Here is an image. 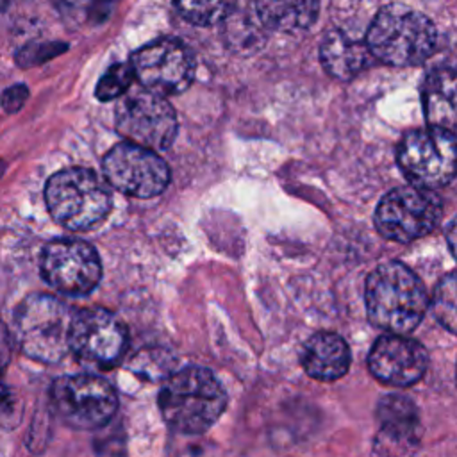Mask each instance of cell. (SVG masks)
I'll return each mask as SVG.
<instances>
[{
	"label": "cell",
	"instance_id": "1",
	"mask_svg": "<svg viewBox=\"0 0 457 457\" xmlns=\"http://www.w3.org/2000/svg\"><path fill=\"white\" fill-rule=\"evenodd\" d=\"M368 320L393 334L414 330L428 307V296L420 277L398 261L378 264L366 280Z\"/></svg>",
	"mask_w": 457,
	"mask_h": 457
},
{
	"label": "cell",
	"instance_id": "2",
	"mask_svg": "<svg viewBox=\"0 0 457 457\" xmlns=\"http://www.w3.org/2000/svg\"><path fill=\"white\" fill-rule=\"evenodd\" d=\"M159 407L173 430L196 436L221 416L227 407V391L211 370L187 366L166 380Z\"/></svg>",
	"mask_w": 457,
	"mask_h": 457
},
{
	"label": "cell",
	"instance_id": "3",
	"mask_svg": "<svg viewBox=\"0 0 457 457\" xmlns=\"http://www.w3.org/2000/svg\"><path fill=\"white\" fill-rule=\"evenodd\" d=\"M436 41L432 21L423 12L400 4L382 7L364 39L371 57L389 66L423 62L434 52Z\"/></svg>",
	"mask_w": 457,
	"mask_h": 457
},
{
	"label": "cell",
	"instance_id": "4",
	"mask_svg": "<svg viewBox=\"0 0 457 457\" xmlns=\"http://www.w3.org/2000/svg\"><path fill=\"white\" fill-rule=\"evenodd\" d=\"M50 216L70 230H89L104 221L112 207L111 189L87 168H66L54 173L45 186Z\"/></svg>",
	"mask_w": 457,
	"mask_h": 457
},
{
	"label": "cell",
	"instance_id": "5",
	"mask_svg": "<svg viewBox=\"0 0 457 457\" xmlns=\"http://www.w3.org/2000/svg\"><path fill=\"white\" fill-rule=\"evenodd\" d=\"M73 311L57 296L32 293L14 311V336L21 352L43 364H55L70 352Z\"/></svg>",
	"mask_w": 457,
	"mask_h": 457
},
{
	"label": "cell",
	"instance_id": "6",
	"mask_svg": "<svg viewBox=\"0 0 457 457\" xmlns=\"http://www.w3.org/2000/svg\"><path fill=\"white\" fill-rule=\"evenodd\" d=\"M443 214L441 198L421 186H400L382 196L375 227L389 241L411 243L432 232Z\"/></svg>",
	"mask_w": 457,
	"mask_h": 457
},
{
	"label": "cell",
	"instance_id": "7",
	"mask_svg": "<svg viewBox=\"0 0 457 457\" xmlns=\"http://www.w3.org/2000/svg\"><path fill=\"white\" fill-rule=\"evenodd\" d=\"M52 407L71 428L95 430L107 425L118 407L112 386L91 373L64 375L50 387Z\"/></svg>",
	"mask_w": 457,
	"mask_h": 457
},
{
	"label": "cell",
	"instance_id": "8",
	"mask_svg": "<svg viewBox=\"0 0 457 457\" xmlns=\"http://www.w3.org/2000/svg\"><path fill=\"white\" fill-rule=\"evenodd\" d=\"M396 157L414 186H446L455 175V134L434 125L412 130L400 141Z\"/></svg>",
	"mask_w": 457,
	"mask_h": 457
},
{
	"label": "cell",
	"instance_id": "9",
	"mask_svg": "<svg viewBox=\"0 0 457 457\" xmlns=\"http://www.w3.org/2000/svg\"><path fill=\"white\" fill-rule=\"evenodd\" d=\"M118 132L134 145L155 152L171 146L177 136V116L162 95L137 91L123 96L114 114Z\"/></svg>",
	"mask_w": 457,
	"mask_h": 457
},
{
	"label": "cell",
	"instance_id": "10",
	"mask_svg": "<svg viewBox=\"0 0 457 457\" xmlns=\"http://www.w3.org/2000/svg\"><path fill=\"white\" fill-rule=\"evenodd\" d=\"M41 277L55 291L70 296L91 293L102 278V262L96 250L82 241L61 237L41 252Z\"/></svg>",
	"mask_w": 457,
	"mask_h": 457
},
{
	"label": "cell",
	"instance_id": "11",
	"mask_svg": "<svg viewBox=\"0 0 457 457\" xmlns=\"http://www.w3.org/2000/svg\"><path fill=\"white\" fill-rule=\"evenodd\" d=\"M105 182L116 191L134 198L161 195L170 182V168L155 150L134 143L112 146L104 161Z\"/></svg>",
	"mask_w": 457,
	"mask_h": 457
},
{
	"label": "cell",
	"instance_id": "12",
	"mask_svg": "<svg viewBox=\"0 0 457 457\" xmlns=\"http://www.w3.org/2000/svg\"><path fill=\"white\" fill-rule=\"evenodd\" d=\"M134 79L157 95H177L189 87L195 77V59L186 45L177 39H155L130 57Z\"/></svg>",
	"mask_w": 457,
	"mask_h": 457
},
{
	"label": "cell",
	"instance_id": "13",
	"mask_svg": "<svg viewBox=\"0 0 457 457\" xmlns=\"http://www.w3.org/2000/svg\"><path fill=\"white\" fill-rule=\"evenodd\" d=\"M127 328L116 314L104 307H87L73 314L70 352L93 368H111L125 353Z\"/></svg>",
	"mask_w": 457,
	"mask_h": 457
},
{
	"label": "cell",
	"instance_id": "14",
	"mask_svg": "<svg viewBox=\"0 0 457 457\" xmlns=\"http://www.w3.org/2000/svg\"><path fill=\"white\" fill-rule=\"evenodd\" d=\"M428 366L425 346L403 334L380 336L368 355L371 375L382 384L407 387L418 382Z\"/></svg>",
	"mask_w": 457,
	"mask_h": 457
},
{
	"label": "cell",
	"instance_id": "15",
	"mask_svg": "<svg viewBox=\"0 0 457 457\" xmlns=\"http://www.w3.org/2000/svg\"><path fill=\"white\" fill-rule=\"evenodd\" d=\"M378 420H380V436L377 445H384V450L393 445L395 453L412 452L418 443V414L414 403L407 396L389 395L384 396L378 403Z\"/></svg>",
	"mask_w": 457,
	"mask_h": 457
},
{
	"label": "cell",
	"instance_id": "16",
	"mask_svg": "<svg viewBox=\"0 0 457 457\" xmlns=\"http://www.w3.org/2000/svg\"><path fill=\"white\" fill-rule=\"evenodd\" d=\"M300 362L305 373L316 380H337L348 371L350 348L334 332H316L303 343Z\"/></svg>",
	"mask_w": 457,
	"mask_h": 457
},
{
	"label": "cell",
	"instance_id": "17",
	"mask_svg": "<svg viewBox=\"0 0 457 457\" xmlns=\"http://www.w3.org/2000/svg\"><path fill=\"white\" fill-rule=\"evenodd\" d=\"M320 61L334 79L350 80L370 64L371 54L364 41H357L343 30H330L321 41Z\"/></svg>",
	"mask_w": 457,
	"mask_h": 457
},
{
	"label": "cell",
	"instance_id": "18",
	"mask_svg": "<svg viewBox=\"0 0 457 457\" xmlns=\"http://www.w3.org/2000/svg\"><path fill=\"white\" fill-rule=\"evenodd\" d=\"M423 109L428 125L455 129V73L452 68L432 70L423 84Z\"/></svg>",
	"mask_w": 457,
	"mask_h": 457
},
{
	"label": "cell",
	"instance_id": "19",
	"mask_svg": "<svg viewBox=\"0 0 457 457\" xmlns=\"http://www.w3.org/2000/svg\"><path fill=\"white\" fill-rule=\"evenodd\" d=\"M261 21L278 32H302L316 16L320 0H255Z\"/></svg>",
	"mask_w": 457,
	"mask_h": 457
},
{
	"label": "cell",
	"instance_id": "20",
	"mask_svg": "<svg viewBox=\"0 0 457 457\" xmlns=\"http://www.w3.org/2000/svg\"><path fill=\"white\" fill-rule=\"evenodd\" d=\"M175 7L189 23L207 27L228 18L236 0H175Z\"/></svg>",
	"mask_w": 457,
	"mask_h": 457
},
{
	"label": "cell",
	"instance_id": "21",
	"mask_svg": "<svg viewBox=\"0 0 457 457\" xmlns=\"http://www.w3.org/2000/svg\"><path fill=\"white\" fill-rule=\"evenodd\" d=\"M455 291H457L455 273H448L439 280L432 296L434 316L448 332H455V316H457Z\"/></svg>",
	"mask_w": 457,
	"mask_h": 457
},
{
	"label": "cell",
	"instance_id": "22",
	"mask_svg": "<svg viewBox=\"0 0 457 457\" xmlns=\"http://www.w3.org/2000/svg\"><path fill=\"white\" fill-rule=\"evenodd\" d=\"M132 80H134V71H132L130 62H116V64L109 66V70L98 80L95 96L102 102L114 100V98L125 95V91L130 87Z\"/></svg>",
	"mask_w": 457,
	"mask_h": 457
},
{
	"label": "cell",
	"instance_id": "23",
	"mask_svg": "<svg viewBox=\"0 0 457 457\" xmlns=\"http://www.w3.org/2000/svg\"><path fill=\"white\" fill-rule=\"evenodd\" d=\"M64 50H66V45L62 43H30L18 50L16 62L23 68H29L34 64H41Z\"/></svg>",
	"mask_w": 457,
	"mask_h": 457
},
{
	"label": "cell",
	"instance_id": "24",
	"mask_svg": "<svg viewBox=\"0 0 457 457\" xmlns=\"http://www.w3.org/2000/svg\"><path fill=\"white\" fill-rule=\"evenodd\" d=\"M0 421L7 427H14L18 421V398L5 384H0Z\"/></svg>",
	"mask_w": 457,
	"mask_h": 457
},
{
	"label": "cell",
	"instance_id": "25",
	"mask_svg": "<svg viewBox=\"0 0 457 457\" xmlns=\"http://www.w3.org/2000/svg\"><path fill=\"white\" fill-rule=\"evenodd\" d=\"M29 98V89L25 84H14L11 87H7L4 93H2V98H0V105L5 112L12 114L16 111H20L25 104V100Z\"/></svg>",
	"mask_w": 457,
	"mask_h": 457
},
{
	"label": "cell",
	"instance_id": "26",
	"mask_svg": "<svg viewBox=\"0 0 457 457\" xmlns=\"http://www.w3.org/2000/svg\"><path fill=\"white\" fill-rule=\"evenodd\" d=\"M52 2L62 16L71 18V20H77V18L84 16L86 11L93 4V0H52Z\"/></svg>",
	"mask_w": 457,
	"mask_h": 457
},
{
	"label": "cell",
	"instance_id": "27",
	"mask_svg": "<svg viewBox=\"0 0 457 457\" xmlns=\"http://www.w3.org/2000/svg\"><path fill=\"white\" fill-rule=\"evenodd\" d=\"M11 352H12V339L5 323L0 320V371L9 364Z\"/></svg>",
	"mask_w": 457,
	"mask_h": 457
},
{
	"label": "cell",
	"instance_id": "28",
	"mask_svg": "<svg viewBox=\"0 0 457 457\" xmlns=\"http://www.w3.org/2000/svg\"><path fill=\"white\" fill-rule=\"evenodd\" d=\"M4 4H7V0H0V5H4Z\"/></svg>",
	"mask_w": 457,
	"mask_h": 457
}]
</instances>
